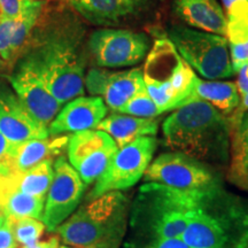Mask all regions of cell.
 Instances as JSON below:
<instances>
[{"instance_id": "34", "label": "cell", "mask_w": 248, "mask_h": 248, "mask_svg": "<svg viewBox=\"0 0 248 248\" xmlns=\"http://www.w3.org/2000/svg\"><path fill=\"white\" fill-rule=\"evenodd\" d=\"M0 248H17L12 223L8 218L0 226Z\"/></svg>"}, {"instance_id": "6", "label": "cell", "mask_w": 248, "mask_h": 248, "mask_svg": "<svg viewBox=\"0 0 248 248\" xmlns=\"http://www.w3.org/2000/svg\"><path fill=\"white\" fill-rule=\"evenodd\" d=\"M145 88L160 113L184 106L197 75L167 37L154 42L142 69Z\"/></svg>"}, {"instance_id": "1", "label": "cell", "mask_w": 248, "mask_h": 248, "mask_svg": "<svg viewBox=\"0 0 248 248\" xmlns=\"http://www.w3.org/2000/svg\"><path fill=\"white\" fill-rule=\"evenodd\" d=\"M21 58L35 68L53 97L63 106L84 94L85 58L82 26L73 18L46 26Z\"/></svg>"}, {"instance_id": "24", "label": "cell", "mask_w": 248, "mask_h": 248, "mask_svg": "<svg viewBox=\"0 0 248 248\" xmlns=\"http://www.w3.org/2000/svg\"><path fill=\"white\" fill-rule=\"evenodd\" d=\"M53 163V159H47L24 171H12L9 173L21 192L32 197L46 198L54 177Z\"/></svg>"}, {"instance_id": "31", "label": "cell", "mask_w": 248, "mask_h": 248, "mask_svg": "<svg viewBox=\"0 0 248 248\" xmlns=\"http://www.w3.org/2000/svg\"><path fill=\"white\" fill-rule=\"evenodd\" d=\"M226 18H248V0H223Z\"/></svg>"}, {"instance_id": "13", "label": "cell", "mask_w": 248, "mask_h": 248, "mask_svg": "<svg viewBox=\"0 0 248 248\" xmlns=\"http://www.w3.org/2000/svg\"><path fill=\"white\" fill-rule=\"evenodd\" d=\"M7 80L31 116L48 128L49 123L60 111L62 105L49 92L35 68L20 58Z\"/></svg>"}, {"instance_id": "10", "label": "cell", "mask_w": 248, "mask_h": 248, "mask_svg": "<svg viewBox=\"0 0 248 248\" xmlns=\"http://www.w3.org/2000/svg\"><path fill=\"white\" fill-rule=\"evenodd\" d=\"M88 45L95 64L107 69L136 66L150 51V40L144 33L110 28L92 32Z\"/></svg>"}, {"instance_id": "30", "label": "cell", "mask_w": 248, "mask_h": 248, "mask_svg": "<svg viewBox=\"0 0 248 248\" xmlns=\"http://www.w3.org/2000/svg\"><path fill=\"white\" fill-rule=\"evenodd\" d=\"M122 248H191L181 239H164L155 241H124Z\"/></svg>"}, {"instance_id": "16", "label": "cell", "mask_w": 248, "mask_h": 248, "mask_svg": "<svg viewBox=\"0 0 248 248\" xmlns=\"http://www.w3.org/2000/svg\"><path fill=\"white\" fill-rule=\"evenodd\" d=\"M108 108L97 95H80L64 104L55 119L49 123V136H62L97 129L107 116Z\"/></svg>"}, {"instance_id": "19", "label": "cell", "mask_w": 248, "mask_h": 248, "mask_svg": "<svg viewBox=\"0 0 248 248\" xmlns=\"http://www.w3.org/2000/svg\"><path fill=\"white\" fill-rule=\"evenodd\" d=\"M97 129L108 133L120 148L140 137H155L159 131V122L155 119H141L114 113L105 117Z\"/></svg>"}, {"instance_id": "18", "label": "cell", "mask_w": 248, "mask_h": 248, "mask_svg": "<svg viewBox=\"0 0 248 248\" xmlns=\"http://www.w3.org/2000/svg\"><path fill=\"white\" fill-rule=\"evenodd\" d=\"M80 16L94 26H111L137 13L148 0H66Z\"/></svg>"}, {"instance_id": "40", "label": "cell", "mask_w": 248, "mask_h": 248, "mask_svg": "<svg viewBox=\"0 0 248 248\" xmlns=\"http://www.w3.org/2000/svg\"><path fill=\"white\" fill-rule=\"evenodd\" d=\"M59 248H77V247H71V246H67V245H63V246H60Z\"/></svg>"}, {"instance_id": "3", "label": "cell", "mask_w": 248, "mask_h": 248, "mask_svg": "<svg viewBox=\"0 0 248 248\" xmlns=\"http://www.w3.org/2000/svg\"><path fill=\"white\" fill-rule=\"evenodd\" d=\"M179 239L191 248H248V198L221 183L203 190Z\"/></svg>"}, {"instance_id": "26", "label": "cell", "mask_w": 248, "mask_h": 248, "mask_svg": "<svg viewBox=\"0 0 248 248\" xmlns=\"http://www.w3.org/2000/svg\"><path fill=\"white\" fill-rule=\"evenodd\" d=\"M7 218L12 223L14 238L21 246H28L39 241L45 233L46 226L42 219L32 218V217H23V218Z\"/></svg>"}, {"instance_id": "29", "label": "cell", "mask_w": 248, "mask_h": 248, "mask_svg": "<svg viewBox=\"0 0 248 248\" xmlns=\"http://www.w3.org/2000/svg\"><path fill=\"white\" fill-rule=\"evenodd\" d=\"M17 144L8 140L0 132V175H7L14 169Z\"/></svg>"}, {"instance_id": "12", "label": "cell", "mask_w": 248, "mask_h": 248, "mask_svg": "<svg viewBox=\"0 0 248 248\" xmlns=\"http://www.w3.org/2000/svg\"><path fill=\"white\" fill-rule=\"evenodd\" d=\"M54 177L46 194L42 221L48 232L57 229L78 208L86 185L64 156L53 163Z\"/></svg>"}, {"instance_id": "4", "label": "cell", "mask_w": 248, "mask_h": 248, "mask_svg": "<svg viewBox=\"0 0 248 248\" xmlns=\"http://www.w3.org/2000/svg\"><path fill=\"white\" fill-rule=\"evenodd\" d=\"M202 191H185L157 183H145L130 204L129 239H179Z\"/></svg>"}, {"instance_id": "41", "label": "cell", "mask_w": 248, "mask_h": 248, "mask_svg": "<svg viewBox=\"0 0 248 248\" xmlns=\"http://www.w3.org/2000/svg\"><path fill=\"white\" fill-rule=\"evenodd\" d=\"M0 63H1V60H0Z\"/></svg>"}, {"instance_id": "39", "label": "cell", "mask_w": 248, "mask_h": 248, "mask_svg": "<svg viewBox=\"0 0 248 248\" xmlns=\"http://www.w3.org/2000/svg\"><path fill=\"white\" fill-rule=\"evenodd\" d=\"M6 219H7V216H6L4 209L1 208V206H0V226L4 224Z\"/></svg>"}, {"instance_id": "2", "label": "cell", "mask_w": 248, "mask_h": 248, "mask_svg": "<svg viewBox=\"0 0 248 248\" xmlns=\"http://www.w3.org/2000/svg\"><path fill=\"white\" fill-rule=\"evenodd\" d=\"M162 135L170 151L207 166L230 160L231 123L204 101H191L173 110L164 120Z\"/></svg>"}, {"instance_id": "20", "label": "cell", "mask_w": 248, "mask_h": 248, "mask_svg": "<svg viewBox=\"0 0 248 248\" xmlns=\"http://www.w3.org/2000/svg\"><path fill=\"white\" fill-rule=\"evenodd\" d=\"M45 199L21 192L15 185L11 173L0 175V206L9 218L32 217L42 219Z\"/></svg>"}, {"instance_id": "36", "label": "cell", "mask_w": 248, "mask_h": 248, "mask_svg": "<svg viewBox=\"0 0 248 248\" xmlns=\"http://www.w3.org/2000/svg\"><path fill=\"white\" fill-rule=\"evenodd\" d=\"M60 247V238L58 235L48 238L47 240L37 241L32 245H28V246H21V248H59Z\"/></svg>"}, {"instance_id": "7", "label": "cell", "mask_w": 248, "mask_h": 248, "mask_svg": "<svg viewBox=\"0 0 248 248\" xmlns=\"http://www.w3.org/2000/svg\"><path fill=\"white\" fill-rule=\"evenodd\" d=\"M167 33L186 63L204 79L219 80L235 75L226 37L184 26H172Z\"/></svg>"}, {"instance_id": "8", "label": "cell", "mask_w": 248, "mask_h": 248, "mask_svg": "<svg viewBox=\"0 0 248 248\" xmlns=\"http://www.w3.org/2000/svg\"><path fill=\"white\" fill-rule=\"evenodd\" d=\"M157 147L155 137H140L120 147L104 173L95 181L88 200L108 192H123L144 177Z\"/></svg>"}, {"instance_id": "38", "label": "cell", "mask_w": 248, "mask_h": 248, "mask_svg": "<svg viewBox=\"0 0 248 248\" xmlns=\"http://www.w3.org/2000/svg\"><path fill=\"white\" fill-rule=\"evenodd\" d=\"M245 111H248V93L243 95V97H240V104L239 107H238L237 115H240V114L245 113Z\"/></svg>"}, {"instance_id": "9", "label": "cell", "mask_w": 248, "mask_h": 248, "mask_svg": "<svg viewBox=\"0 0 248 248\" xmlns=\"http://www.w3.org/2000/svg\"><path fill=\"white\" fill-rule=\"evenodd\" d=\"M144 181L185 191L206 190L219 184L209 166L172 151L152 161L144 173Z\"/></svg>"}, {"instance_id": "22", "label": "cell", "mask_w": 248, "mask_h": 248, "mask_svg": "<svg viewBox=\"0 0 248 248\" xmlns=\"http://www.w3.org/2000/svg\"><path fill=\"white\" fill-rule=\"evenodd\" d=\"M69 136H51L43 139H32L17 144L13 171H24L42 161L61 155L67 148Z\"/></svg>"}, {"instance_id": "5", "label": "cell", "mask_w": 248, "mask_h": 248, "mask_svg": "<svg viewBox=\"0 0 248 248\" xmlns=\"http://www.w3.org/2000/svg\"><path fill=\"white\" fill-rule=\"evenodd\" d=\"M129 197L108 192L76 209L57 229L64 245L77 248H122L129 228Z\"/></svg>"}, {"instance_id": "27", "label": "cell", "mask_w": 248, "mask_h": 248, "mask_svg": "<svg viewBox=\"0 0 248 248\" xmlns=\"http://www.w3.org/2000/svg\"><path fill=\"white\" fill-rule=\"evenodd\" d=\"M119 113L141 117V119H155L161 114L159 108L155 105L151 95L148 94L146 89L141 90L137 94L130 98L128 102L119 110Z\"/></svg>"}, {"instance_id": "33", "label": "cell", "mask_w": 248, "mask_h": 248, "mask_svg": "<svg viewBox=\"0 0 248 248\" xmlns=\"http://www.w3.org/2000/svg\"><path fill=\"white\" fill-rule=\"evenodd\" d=\"M26 0H0V17L16 18Z\"/></svg>"}, {"instance_id": "14", "label": "cell", "mask_w": 248, "mask_h": 248, "mask_svg": "<svg viewBox=\"0 0 248 248\" xmlns=\"http://www.w3.org/2000/svg\"><path fill=\"white\" fill-rule=\"evenodd\" d=\"M84 88L91 95L102 98L107 108L114 111H119L130 98L146 89L140 68L122 71L92 68L85 75Z\"/></svg>"}, {"instance_id": "25", "label": "cell", "mask_w": 248, "mask_h": 248, "mask_svg": "<svg viewBox=\"0 0 248 248\" xmlns=\"http://www.w3.org/2000/svg\"><path fill=\"white\" fill-rule=\"evenodd\" d=\"M230 181L239 173L248 163V111L235 115L231 122L230 150Z\"/></svg>"}, {"instance_id": "32", "label": "cell", "mask_w": 248, "mask_h": 248, "mask_svg": "<svg viewBox=\"0 0 248 248\" xmlns=\"http://www.w3.org/2000/svg\"><path fill=\"white\" fill-rule=\"evenodd\" d=\"M229 51L234 74H237L244 64L248 63V42L239 45L229 44Z\"/></svg>"}, {"instance_id": "17", "label": "cell", "mask_w": 248, "mask_h": 248, "mask_svg": "<svg viewBox=\"0 0 248 248\" xmlns=\"http://www.w3.org/2000/svg\"><path fill=\"white\" fill-rule=\"evenodd\" d=\"M173 11L192 29L226 35L228 20L217 0H173Z\"/></svg>"}, {"instance_id": "35", "label": "cell", "mask_w": 248, "mask_h": 248, "mask_svg": "<svg viewBox=\"0 0 248 248\" xmlns=\"http://www.w3.org/2000/svg\"><path fill=\"white\" fill-rule=\"evenodd\" d=\"M237 75L238 78L235 85H237L238 92H239L240 97H243V95L248 93V63L244 64V66L237 71Z\"/></svg>"}, {"instance_id": "37", "label": "cell", "mask_w": 248, "mask_h": 248, "mask_svg": "<svg viewBox=\"0 0 248 248\" xmlns=\"http://www.w3.org/2000/svg\"><path fill=\"white\" fill-rule=\"evenodd\" d=\"M231 182L237 186H239L243 190L248 191V163L235 177L231 179Z\"/></svg>"}, {"instance_id": "23", "label": "cell", "mask_w": 248, "mask_h": 248, "mask_svg": "<svg viewBox=\"0 0 248 248\" xmlns=\"http://www.w3.org/2000/svg\"><path fill=\"white\" fill-rule=\"evenodd\" d=\"M43 11H44L43 0H26L20 15L15 18L11 43L12 60L28 46L38 21L42 17Z\"/></svg>"}, {"instance_id": "15", "label": "cell", "mask_w": 248, "mask_h": 248, "mask_svg": "<svg viewBox=\"0 0 248 248\" xmlns=\"http://www.w3.org/2000/svg\"><path fill=\"white\" fill-rule=\"evenodd\" d=\"M0 132L15 144L49 137L47 126L31 116L5 82H0Z\"/></svg>"}, {"instance_id": "11", "label": "cell", "mask_w": 248, "mask_h": 248, "mask_svg": "<svg viewBox=\"0 0 248 248\" xmlns=\"http://www.w3.org/2000/svg\"><path fill=\"white\" fill-rule=\"evenodd\" d=\"M117 150L115 140L101 130L75 132L68 140V162L88 186L104 173Z\"/></svg>"}, {"instance_id": "21", "label": "cell", "mask_w": 248, "mask_h": 248, "mask_svg": "<svg viewBox=\"0 0 248 248\" xmlns=\"http://www.w3.org/2000/svg\"><path fill=\"white\" fill-rule=\"evenodd\" d=\"M197 100L207 102L224 115L232 113L239 107L240 94L235 83L206 80L197 77L193 90L186 104Z\"/></svg>"}, {"instance_id": "28", "label": "cell", "mask_w": 248, "mask_h": 248, "mask_svg": "<svg viewBox=\"0 0 248 248\" xmlns=\"http://www.w3.org/2000/svg\"><path fill=\"white\" fill-rule=\"evenodd\" d=\"M226 39L231 45H239L248 42V18H226Z\"/></svg>"}]
</instances>
